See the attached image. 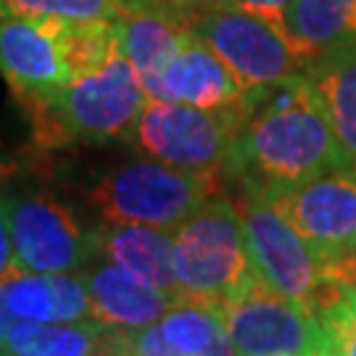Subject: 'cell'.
I'll return each mask as SVG.
<instances>
[{
	"label": "cell",
	"mask_w": 356,
	"mask_h": 356,
	"mask_svg": "<svg viewBox=\"0 0 356 356\" xmlns=\"http://www.w3.org/2000/svg\"><path fill=\"white\" fill-rule=\"evenodd\" d=\"M341 164L330 114L306 72L245 95L229 172L264 191H282Z\"/></svg>",
	"instance_id": "obj_1"
},
{
	"label": "cell",
	"mask_w": 356,
	"mask_h": 356,
	"mask_svg": "<svg viewBox=\"0 0 356 356\" xmlns=\"http://www.w3.org/2000/svg\"><path fill=\"white\" fill-rule=\"evenodd\" d=\"M148 103V92L129 58L119 51L101 69L72 79L51 98L26 106L40 143L127 140Z\"/></svg>",
	"instance_id": "obj_2"
},
{
	"label": "cell",
	"mask_w": 356,
	"mask_h": 356,
	"mask_svg": "<svg viewBox=\"0 0 356 356\" xmlns=\"http://www.w3.org/2000/svg\"><path fill=\"white\" fill-rule=\"evenodd\" d=\"M241 182L243 198L238 201V209L256 277L285 298L304 304L314 314L343 301V296L327 280L325 261L293 227L275 198L256 182Z\"/></svg>",
	"instance_id": "obj_3"
},
{
	"label": "cell",
	"mask_w": 356,
	"mask_h": 356,
	"mask_svg": "<svg viewBox=\"0 0 356 356\" xmlns=\"http://www.w3.org/2000/svg\"><path fill=\"white\" fill-rule=\"evenodd\" d=\"M219 172L177 169L153 159L108 169L90 191V204L108 225L175 229L188 222L219 188Z\"/></svg>",
	"instance_id": "obj_4"
},
{
	"label": "cell",
	"mask_w": 356,
	"mask_h": 356,
	"mask_svg": "<svg viewBox=\"0 0 356 356\" xmlns=\"http://www.w3.org/2000/svg\"><path fill=\"white\" fill-rule=\"evenodd\" d=\"M175 269L179 293L214 304L238 298L256 280L238 204L211 198L175 229Z\"/></svg>",
	"instance_id": "obj_5"
},
{
	"label": "cell",
	"mask_w": 356,
	"mask_h": 356,
	"mask_svg": "<svg viewBox=\"0 0 356 356\" xmlns=\"http://www.w3.org/2000/svg\"><path fill=\"white\" fill-rule=\"evenodd\" d=\"M243 119L245 101L235 108L209 111L148 98L135 127L129 129L127 143L161 164L195 172H219L232 156Z\"/></svg>",
	"instance_id": "obj_6"
},
{
	"label": "cell",
	"mask_w": 356,
	"mask_h": 356,
	"mask_svg": "<svg viewBox=\"0 0 356 356\" xmlns=\"http://www.w3.org/2000/svg\"><path fill=\"white\" fill-rule=\"evenodd\" d=\"M191 32L216 53L245 92L272 88L306 69L285 29L243 6L191 13Z\"/></svg>",
	"instance_id": "obj_7"
},
{
	"label": "cell",
	"mask_w": 356,
	"mask_h": 356,
	"mask_svg": "<svg viewBox=\"0 0 356 356\" xmlns=\"http://www.w3.org/2000/svg\"><path fill=\"white\" fill-rule=\"evenodd\" d=\"M222 317L238 356H312L325 343L319 314L259 277L238 298L222 304Z\"/></svg>",
	"instance_id": "obj_8"
},
{
	"label": "cell",
	"mask_w": 356,
	"mask_h": 356,
	"mask_svg": "<svg viewBox=\"0 0 356 356\" xmlns=\"http://www.w3.org/2000/svg\"><path fill=\"white\" fill-rule=\"evenodd\" d=\"M327 264L356 254V164H341L282 191H267Z\"/></svg>",
	"instance_id": "obj_9"
},
{
	"label": "cell",
	"mask_w": 356,
	"mask_h": 356,
	"mask_svg": "<svg viewBox=\"0 0 356 356\" xmlns=\"http://www.w3.org/2000/svg\"><path fill=\"white\" fill-rule=\"evenodd\" d=\"M8 219L16 267L22 272H76L98 254L95 232H85L74 214L48 193L8 195Z\"/></svg>",
	"instance_id": "obj_10"
},
{
	"label": "cell",
	"mask_w": 356,
	"mask_h": 356,
	"mask_svg": "<svg viewBox=\"0 0 356 356\" xmlns=\"http://www.w3.org/2000/svg\"><path fill=\"white\" fill-rule=\"evenodd\" d=\"M69 19H8L0 22V74L26 106L51 98L72 82L66 61Z\"/></svg>",
	"instance_id": "obj_11"
},
{
	"label": "cell",
	"mask_w": 356,
	"mask_h": 356,
	"mask_svg": "<svg viewBox=\"0 0 356 356\" xmlns=\"http://www.w3.org/2000/svg\"><path fill=\"white\" fill-rule=\"evenodd\" d=\"M145 92L153 101L182 103L209 111L235 108L248 95L232 72L216 58V53L193 32L164 72L145 85Z\"/></svg>",
	"instance_id": "obj_12"
},
{
	"label": "cell",
	"mask_w": 356,
	"mask_h": 356,
	"mask_svg": "<svg viewBox=\"0 0 356 356\" xmlns=\"http://www.w3.org/2000/svg\"><path fill=\"white\" fill-rule=\"evenodd\" d=\"M114 24L119 48L140 74L143 85L161 74L191 38V13L169 0H124Z\"/></svg>",
	"instance_id": "obj_13"
},
{
	"label": "cell",
	"mask_w": 356,
	"mask_h": 356,
	"mask_svg": "<svg viewBox=\"0 0 356 356\" xmlns=\"http://www.w3.org/2000/svg\"><path fill=\"white\" fill-rule=\"evenodd\" d=\"M82 277L88 285L92 319L116 332L143 330L161 322L179 298V293L145 285L103 256L90 261Z\"/></svg>",
	"instance_id": "obj_14"
},
{
	"label": "cell",
	"mask_w": 356,
	"mask_h": 356,
	"mask_svg": "<svg viewBox=\"0 0 356 356\" xmlns=\"http://www.w3.org/2000/svg\"><path fill=\"white\" fill-rule=\"evenodd\" d=\"M98 256L114 261L145 285L179 293L175 269V232L145 225H108L95 232Z\"/></svg>",
	"instance_id": "obj_15"
},
{
	"label": "cell",
	"mask_w": 356,
	"mask_h": 356,
	"mask_svg": "<svg viewBox=\"0 0 356 356\" xmlns=\"http://www.w3.org/2000/svg\"><path fill=\"white\" fill-rule=\"evenodd\" d=\"M8 306L22 322L69 325L92 319L88 285L76 272L40 275L16 267L8 275Z\"/></svg>",
	"instance_id": "obj_16"
},
{
	"label": "cell",
	"mask_w": 356,
	"mask_h": 356,
	"mask_svg": "<svg viewBox=\"0 0 356 356\" xmlns=\"http://www.w3.org/2000/svg\"><path fill=\"white\" fill-rule=\"evenodd\" d=\"M282 29L304 66H312L330 51L356 42V0H293Z\"/></svg>",
	"instance_id": "obj_17"
},
{
	"label": "cell",
	"mask_w": 356,
	"mask_h": 356,
	"mask_svg": "<svg viewBox=\"0 0 356 356\" xmlns=\"http://www.w3.org/2000/svg\"><path fill=\"white\" fill-rule=\"evenodd\" d=\"M330 114L343 164H356V42L304 69Z\"/></svg>",
	"instance_id": "obj_18"
},
{
	"label": "cell",
	"mask_w": 356,
	"mask_h": 356,
	"mask_svg": "<svg viewBox=\"0 0 356 356\" xmlns=\"http://www.w3.org/2000/svg\"><path fill=\"white\" fill-rule=\"evenodd\" d=\"M159 325L182 356H238L222 317V304L179 293Z\"/></svg>",
	"instance_id": "obj_19"
},
{
	"label": "cell",
	"mask_w": 356,
	"mask_h": 356,
	"mask_svg": "<svg viewBox=\"0 0 356 356\" xmlns=\"http://www.w3.org/2000/svg\"><path fill=\"white\" fill-rule=\"evenodd\" d=\"M111 330L95 319L45 325L22 322L6 338V356H92L103 351Z\"/></svg>",
	"instance_id": "obj_20"
},
{
	"label": "cell",
	"mask_w": 356,
	"mask_h": 356,
	"mask_svg": "<svg viewBox=\"0 0 356 356\" xmlns=\"http://www.w3.org/2000/svg\"><path fill=\"white\" fill-rule=\"evenodd\" d=\"M64 42L72 79L101 69L122 51L114 22H66Z\"/></svg>",
	"instance_id": "obj_21"
},
{
	"label": "cell",
	"mask_w": 356,
	"mask_h": 356,
	"mask_svg": "<svg viewBox=\"0 0 356 356\" xmlns=\"http://www.w3.org/2000/svg\"><path fill=\"white\" fill-rule=\"evenodd\" d=\"M124 0H0V22L8 19H69L116 22Z\"/></svg>",
	"instance_id": "obj_22"
},
{
	"label": "cell",
	"mask_w": 356,
	"mask_h": 356,
	"mask_svg": "<svg viewBox=\"0 0 356 356\" xmlns=\"http://www.w3.org/2000/svg\"><path fill=\"white\" fill-rule=\"evenodd\" d=\"M322 330L327 335V343L335 356H356V304L354 301H338L330 309L319 312Z\"/></svg>",
	"instance_id": "obj_23"
},
{
	"label": "cell",
	"mask_w": 356,
	"mask_h": 356,
	"mask_svg": "<svg viewBox=\"0 0 356 356\" xmlns=\"http://www.w3.org/2000/svg\"><path fill=\"white\" fill-rule=\"evenodd\" d=\"M108 343L114 346L122 356H182L164 338L159 322L151 325V327H143V330H132V332L111 330Z\"/></svg>",
	"instance_id": "obj_24"
},
{
	"label": "cell",
	"mask_w": 356,
	"mask_h": 356,
	"mask_svg": "<svg viewBox=\"0 0 356 356\" xmlns=\"http://www.w3.org/2000/svg\"><path fill=\"white\" fill-rule=\"evenodd\" d=\"M16 269V251H13L11 219H8V195L0 193V280Z\"/></svg>",
	"instance_id": "obj_25"
},
{
	"label": "cell",
	"mask_w": 356,
	"mask_h": 356,
	"mask_svg": "<svg viewBox=\"0 0 356 356\" xmlns=\"http://www.w3.org/2000/svg\"><path fill=\"white\" fill-rule=\"evenodd\" d=\"M291 3L293 0H241L238 6H243V8H248V11L259 13V16H264V19L282 26V16L291 8Z\"/></svg>",
	"instance_id": "obj_26"
},
{
	"label": "cell",
	"mask_w": 356,
	"mask_h": 356,
	"mask_svg": "<svg viewBox=\"0 0 356 356\" xmlns=\"http://www.w3.org/2000/svg\"><path fill=\"white\" fill-rule=\"evenodd\" d=\"M11 272H8V275H11ZM8 275L0 280V343H6V338L11 335L13 327L22 325V319L16 317L11 312V306H8Z\"/></svg>",
	"instance_id": "obj_27"
},
{
	"label": "cell",
	"mask_w": 356,
	"mask_h": 356,
	"mask_svg": "<svg viewBox=\"0 0 356 356\" xmlns=\"http://www.w3.org/2000/svg\"><path fill=\"white\" fill-rule=\"evenodd\" d=\"M185 13H198V11H211V8H225V6H238L241 0H169Z\"/></svg>",
	"instance_id": "obj_28"
},
{
	"label": "cell",
	"mask_w": 356,
	"mask_h": 356,
	"mask_svg": "<svg viewBox=\"0 0 356 356\" xmlns=\"http://www.w3.org/2000/svg\"><path fill=\"white\" fill-rule=\"evenodd\" d=\"M312 356H335V351H332L330 343H327V335H325V343L319 346V348H317V351H314Z\"/></svg>",
	"instance_id": "obj_29"
},
{
	"label": "cell",
	"mask_w": 356,
	"mask_h": 356,
	"mask_svg": "<svg viewBox=\"0 0 356 356\" xmlns=\"http://www.w3.org/2000/svg\"><path fill=\"white\" fill-rule=\"evenodd\" d=\"M108 338H111V335H108ZM92 356H122V354H119L111 343H106V348H103V351H98V354H92Z\"/></svg>",
	"instance_id": "obj_30"
},
{
	"label": "cell",
	"mask_w": 356,
	"mask_h": 356,
	"mask_svg": "<svg viewBox=\"0 0 356 356\" xmlns=\"http://www.w3.org/2000/svg\"><path fill=\"white\" fill-rule=\"evenodd\" d=\"M346 298H348V301H354V304H356V285H354V288H351L348 293H346Z\"/></svg>",
	"instance_id": "obj_31"
},
{
	"label": "cell",
	"mask_w": 356,
	"mask_h": 356,
	"mask_svg": "<svg viewBox=\"0 0 356 356\" xmlns=\"http://www.w3.org/2000/svg\"><path fill=\"white\" fill-rule=\"evenodd\" d=\"M0 356H6V348H3V343H0Z\"/></svg>",
	"instance_id": "obj_32"
}]
</instances>
